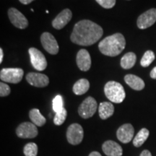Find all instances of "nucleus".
<instances>
[{"label": "nucleus", "mask_w": 156, "mask_h": 156, "mask_svg": "<svg viewBox=\"0 0 156 156\" xmlns=\"http://www.w3.org/2000/svg\"><path fill=\"white\" fill-rule=\"evenodd\" d=\"M103 34L100 25L88 20H83L75 25L70 39L80 46H91L102 37Z\"/></svg>", "instance_id": "nucleus-1"}, {"label": "nucleus", "mask_w": 156, "mask_h": 156, "mask_svg": "<svg viewBox=\"0 0 156 156\" xmlns=\"http://www.w3.org/2000/svg\"><path fill=\"white\" fill-rule=\"evenodd\" d=\"M126 41L121 34L109 36L100 42L98 48L103 54L108 56H116L125 48Z\"/></svg>", "instance_id": "nucleus-2"}, {"label": "nucleus", "mask_w": 156, "mask_h": 156, "mask_svg": "<svg viewBox=\"0 0 156 156\" xmlns=\"http://www.w3.org/2000/svg\"><path fill=\"white\" fill-rule=\"evenodd\" d=\"M104 93L109 101L115 103H121L126 97L125 90L120 83L109 81L104 87Z\"/></svg>", "instance_id": "nucleus-3"}, {"label": "nucleus", "mask_w": 156, "mask_h": 156, "mask_svg": "<svg viewBox=\"0 0 156 156\" xmlns=\"http://www.w3.org/2000/svg\"><path fill=\"white\" fill-rule=\"evenodd\" d=\"M24 71L20 68H4L0 72V79L6 83L17 84L22 80Z\"/></svg>", "instance_id": "nucleus-4"}, {"label": "nucleus", "mask_w": 156, "mask_h": 156, "mask_svg": "<svg viewBox=\"0 0 156 156\" xmlns=\"http://www.w3.org/2000/svg\"><path fill=\"white\" fill-rule=\"evenodd\" d=\"M98 108L96 101L93 97H87L78 108V113L83 119H89L95 114Z\"/></svg>", "instance_id": "nucleus-5"}, {"label": "nucleus", "mask_w": 156, "mask_h": 156, "mask_svg": "<svg viewBox=\"0 0 156 156\" xmlns=\"http://www.w3.org/2000/svg\"><path fill=\"white\" fill-rule=\"evenodd\" d=\"M84 131L80 124H73L69 125L67 131V139L69 144L73 145H77L83 141Z\"/></svg>", "instance_id": "nucleus-6"}, {"label": "nucleus", "mask_w": 156, "mask_h": 156, "mask_svg": "<svg viewBox=\"0 0 156 156\" xmlns=\"http://www.w3.org/2000/svg\"><path fill=\"white\" fill-rule=\"evenodd\" d=\"M16 134L18 137L23 139H32L37 136L38 134L37 126L34 123L23 122L17 126Z\"/></svg>", "instance_id": "nucleus-7"}, {"label": "nucleus", "mask_w": 156, "mask_h": 156, "mask_svg": "<svg viewBox=\"0 0 156 156\" xmlns=\"http://www.w3.org/2000/svg\"><path fill=\"white\" fill-rule=\"evenodd\" d=\"M30 62L33 67L38 71H44L47 67V61L41 51L36 48H30L28 50Z\"/></svg>", "instance_id": "nucleus-8"}, {"label": "nucleus", "mask_w": 156, "mask_h": 156, "mask_svg": "<svg viewBox=\"0 0 156 156\" xmlns=\"http://www.w3.org/2000/svg\"><path fill=\"white\" fill-rule=\"evenodd\" d=\"M155 22L156 9L152 8L140 15L136 21V25L140 29H146L151 27Z\"/></svg>", "instance_id": "nucleus-9"}, {"label": "nucleus", "mask_w": 156, "mask_h": 156, "mask_svg": "<svg viewBox=\"0 0 156 156\" xmlns=\"http://www.w3.org/2000/svg\"><path fill=\"white\" fill-rule=\"evenodd\" d=\"M41 41L43 47L48 53L55 55L58 52V45L56 40L50 33L45 32L41 36Z\"/></svg>", "instance_id": "nucleus-10"}, {"label": "nucleus", "mask_w": 156, "mask_h": 156, "mask_svg": "<svg viewBox=\"0 0 156 156\" xmlns=\"http://www.w3.org/2000/svg\"><path fill=\"white\" fill-rule=\"evenodd\" d=\"M8 17L13 25L20 29H25L28 27V21L23 13L15 8L8 9Z\"/></svg>", "instance_id": "nucleus-11"}, {"label": "nucleus", "mask_w": 156, "mask_h": 156, "mask_svg": "<svg viewBox=\"0 0 156 156\" xmlns=\"http://www.w3.org/2000/svg\"><path fill=\"white\" fill-rule=\"evenodd\" d=\"M134 134V129L131 124H123L118 129L116 136L122 143L127 144L132 140Z\"/></svg>", "instance_id": "nucleus-12"}, {"label": "nucleus", "mask_w": 156, "mask_h": 156, "mask_svg": "<svg viewBox=\"0 0 156 156\" xmlns=\"http://www.w3.org/2000/svg\"><path fill=\"white\" fill-rule=\"evenodd\" d=\"M26 80L30 85L37 87H46L49 83V79L47 76L36 73H28L26 75Z\"/></svg>", "instance_id": "nucleus-13"}, {"label": "nucleus", "mask_w": 156, "mask_h": 156, "mask_svg": "<svg viewBox=\"0 0 156 156\" xmlns=\"http://www.w3.org/2000/svg\"><path fill=\"white\" fill-rule=\"evenodd\" d=\"M73 13L69 9H64L52 21V26L57 30H61L71 20Z\"/></svg>", "instance_id": "nucleus-14"}, {"label": "nucleus", "mask_w": 156, "mask_h": 156, "mask_svg": "<svg viewBox=\"0 0 156 156\" xmlns=\"http://www.w3.org/2000/svg\"><path fill=\"white\" fill-rule=\"evenodd\" d=\"M77 65L82 71L86 72L91 67V58L89 52L85 49H80L78 51L76 58Z\"/></svg>", "instance_id": "nucleus-15"}, {"label": "nucleus", "mask_w": 156, "mask_h": 156, "mask_svg": "<svg viewBox=\"0 0 156 156\" xmlns=\"http://www.w3.org/2000/svg\"><path fill=\"white\" fill-rule=\"evenodd\" d=\"M102 150L107 156H122V147L120 145L113 140H107L103 144Z\"/></svg>", "instance_id": "nucleus-16"}, {"label": "nucleus", "mask_w": 156, "mask_h": 156, "mask_svg": "<svg viewBox=\"0 0 156 156\" xmlns=\"http://www.w3.org/2000/svg\"><path fill=\"white\" fill-rule=\"evenodd\" d=\"M124 81L134 90H142L145 85L142 79L134 75H126L124 77Z\"/></svg>", "instance_id": "nucleus-17"}, {"label": "nucleus", "mask_w": 156, "mask_h": 156, "mask_svg": "<svg viewBox=\"0 0 156 156\" xmlns=\"http://www.w3.org/2000/svg\"><path fill=\"white\" fill-rule=\"evenodd\" d=\"M99 116L101 119L105 120L114 114V106L110 102H102L100 103L98 107Z\"/></svg>", "instance_id": "nucleus-18"}, {"label": "nucleus", "mask_w": 156, "mask_h": 156, "mask_svg": "<svg viewBox=\"0 0 156 156\" xmlns=\"http://www.w3.org/2000/svg\"><path fill=\"white\" fill-rule=\"evenodd\" d=\"M136 56L133 52H128L121 58V67L124 69H131L136 63Z\"/></svg>", "instance_id": "nucleus-19"}, {"label": "nucleus", "mask_w": 156, "mask_h": 156, "mask_svg": "<svg viewBox=\"0 0 156 156\" xmlns=\"http://www.w3.org/2000/svg\"><path fill=\"white\" fill-rule=\"evenodd\" d=\"M90 88V83L87 79H80L76 82L73 86V92L75 95H81L87 92Z\"/></svg>", "instance_id": "nucleus-20"}, {"label": "nucleus", "mask_w": 156, "mask_h": 156, "mask_svg": "<svg viewBox=\"0 0 156 156\" xmlns=\"http://www.w3.org/2000/svg\"><path fill=\"white\" fill-rule=\"evenodd\" d=\"M29 117L32 121V123H34L36 126H42L46 122V118L41 114L40 111L38 108L31 109L29 112Z\"/></svg>", "instance_id": "nucleus-21"}, {"label": "nucleus", "mask_w": 156, "mask_h": 156, "mask_svg": "<svg viewBox=\"0 0 156 156\" xmlns=\"http://www.w3.org/2000/svg\"><path fill=\"white\" fill-rule=\"evenodd\" d=\"M150 132L147 129L142 128L140 132L136 134L135 137L133 140V145L136 147H139L145 143V142L147 140L149 136Z\"/></svg>", "instance_id": "nucleus-22"}, {"label": "nucleus", "mask_w": 156, "mask_h": 156, "mask_svg": "<svg viewBox=\"0 0 156 156\" xmlns=\"http://www.w3.org/2000/svg\"><path fill=\"white\" fill-rule=\"evenodd\" d=\"M155 58V54H154L153 51L148 50L144 54V55L142 56L141 61H140V64H141L142 67H149L152 62L154 61Z\"/></svg>", "instance_id": "nucleus-23"}, {"label": "nucleus", "mask_w": 156, "mask_h": 156, "mask_svg": "<svg viewBox=\"0 0 156 156\" xmlns=\"http://www.w3.org/2000/svg\"><path fill=\"white\" fill-rule=\"evenodd\" d=\"M23 152L25 156H37L38 155V146L34 142H29L25 145Z\"/></svg>", "instance_id": "nucleus-24"}, {"label": "nucleus", "mask_w": 156, "mask_h": 156, "mask_svg": "<svg viewBox=\"0 0 156 156\" xmlns=\"http://www.w3.org/2000/svg\"><path fill=\"white\" fill-rule=\"evenodd\" d=\"M67 116V112L65 108H63L62 111L56 113L55 116L54 118V123L56 126L62 125L65 122Z\"/></svg>", "instance_id": "nucleus-25"}, {"label": "nucleus", "mask_w": 156, "mask_h": 156, "mask_svg": "<svg viewBox=\"0 0 156 156\" xmlns=\"http://www.w3.org/2000/svg\"><path fill=\"white\" fill-rule=\"evenodd\" d=\"M53 110L55 113H57L60 111H62L64 108L63 106V98L60 95H56L53 100Z\"/></svg>", "instance_id": "nucleus-26"}, {"label": "nucleus", "mask_w": 156, "mask_h": 156, "mask_svg": "<svg viewBox=\"0 0 156 156\" xmlns=\"http://www.w3.org/2000/svg\"><path fill=\"white\" fill-rule=\"evenodd\" d=\"M95 1L105 9L113 8L116 5V0H95Z\"/></svg>", "instance_id": "nucleus-27"}, {"label": "nucleus", "mask_w": 156, "mask_h": 156, "mask_svg": "<svg viewBox=\"0 0 156 156\" xmlns=\"http://www.w3.org/2000/svg\"><path fill=\"white\" fill-rule=\"evenodd\" d=\"M10 87L8 85L2 82L0 83V96L1 97H5L9 95L10 93Z\"/></svg>", "instance_id": "nucleus-28"}, {"label": "nucleus", "mask_w": 156, "mask_h": 156, "mask_svg": "<svg viewBox=\"0 0 156 156\" xmlns=\"http://www.w3.org/2000/svg\"><path fill=\"white\" fill-rule=\"evenodd\" d=\"M150 75H151V78L156 80V67H154L153 69L151 70V74H150Z\"/></svg>", "instance_id": "nucleus-29"}, {"label": "nucleus", "mask_w": 156, "mask_h": 156, "mask_svg": "<svg viewBox=\"0 0 156 156\" xmlns=\"http://www.w3.org/2000/svg\"><path fill=\"white\" fill-rule=\"evenodd\" d=\"M140 156H152V154L149 151H147V150H145V151L142 152Z\"/></svg>", "instance_id": "nucleus-30"}, {"label": "nucleus", "mask_w": 156, "mask_h": 156, "mask_svg": "<svg viewBox=\"0 0 156 156\" xmlns=\"http://www.w3.org/2000/svg\"><path fill=\"white\" fill-rule=\"evenodd\" d=\"M20 2L23 4V5H28V4H30L34 0H19Z\"/></svg>", "instance_id": "nucleus-31"}, {"label": "nucleus", "mask_w": 156, "mask_h": 156, "mask_svg": "<svg viewBox=\"0 0 156 156\" xmlns=\"http://www.w3.org/2000/svg\"><path fill=\"white\" fill-rule=\"evenodd\" d=\"M88 156H102V155H101V153H99L98 152L93 151L91 153H90V155Z\"/></svg>", "instance_id": "nucleus-32"}, {"label": "nucleus", "mask_w": 156, "mask_h": 156, "mask_svg": "<svg viewBox=\"0 0 156 156\" xmlns=\"http://www.w3.org/2000/svg\"><path fill=\"white\" fill-rule=\"evenodd\" d=\"M3 57H4V54H3V50L2 48H0V63H2L3 61Z\"/></svg>", "instance_id": "nucleus-33"}]
</instances>
